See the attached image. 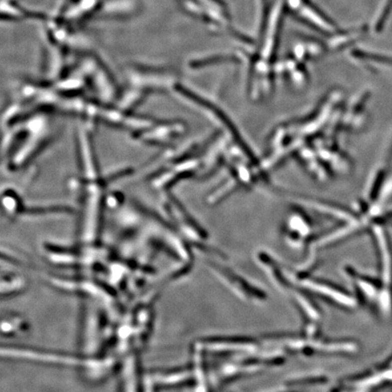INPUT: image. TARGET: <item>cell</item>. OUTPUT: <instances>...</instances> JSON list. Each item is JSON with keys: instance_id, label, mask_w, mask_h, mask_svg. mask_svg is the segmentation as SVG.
I'll list each match as a JSON object with an SVG mask.
<instances>
[]
</instances>
